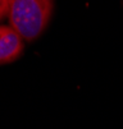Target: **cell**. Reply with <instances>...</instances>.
I'll return each instance as SVG.
<instances>
[{
	"label": "cell",
	"instance_id": "7a4b0ae2",
	"mask_svg": "<svg viewBox=\"0 0 123 129\" xmlns=\"http://www.w3.org/2000/svg\"><path fill=\"white\" fill-rule=\"evenodd\" d=\"M23 51V39L12 26H0V65L19 58Z\"/></svg>",
	"mask_w": 123,
	"mask_h": 129
},
{
	"label": "cell",
	"instance_id": "3957f363",
	"mask_svg": "<svg viewBox=\"0 0 123 129\" xmlns=\"http://www.w3.org/2000/svg\"><path fill=\"white\" fill-rule=\"evenodd\" d=\"M10 0H0V21L4 19L9 13Z\"/></svg>",
	"mask_w": 123,
	"mask_h": 129
},
{
	"label": "cell",
	"instance_id": "6da1fadb",
	"mask_svg": "<svg viewBox=\"0 0 123 129\" xmlns=\"http://www.w3.org/2000/svg\"><path fill=\"white\" fill-rule=\"evenodd\" d=\"M53 0H10L9 26L26 41H33L45 31L51 18Z\"/></svg>",
	"mask_w": 123,
	"mask_h": 129
}]
</instances>
